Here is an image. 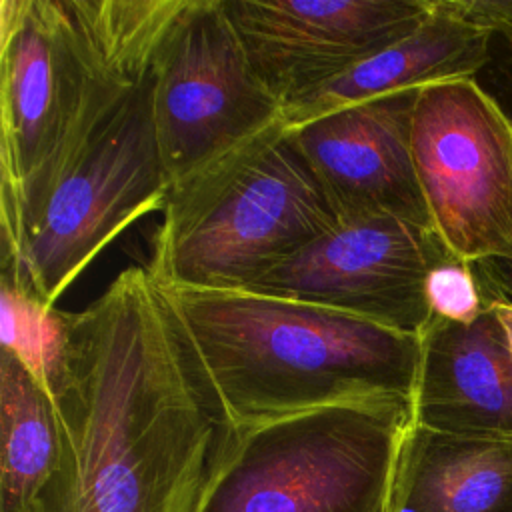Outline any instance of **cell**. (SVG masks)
Here are the masks:
<instances>
[{
	"mask_svg": "<svg viewBox=\"0 0 512 512\" xmlns=\"http://www.w3.org/2000/svg\"><path fill=\"white\" fill-rule=\"evenodd\" d=\"M428 302L432 318L450 322H472L486 308L470 262L462 258H452L432 270Z\"/></svg>",
	"mask_w": 512,
	"mask_h": 512,
	"instance_id": "cell-17",
	"label": "cell"
},
{
	"mask_svg": "<svg viewBox=\"0 0 512 512\" xmlns=\"http://www.w3.org/2000/svg\"><path fill=\"white\" fill-rule=\"evenodd\" d=\"M164 290L238 428L338 404H414L420 336L250 290Z\"/></svg>",
	"mask_w": 512,
	"mask_h": 512,
	"instance_id": "cell-3",
	"label": "cell"
},
{
	"mask_svg": "<svg viewBox=\"0 0 512 512\" xmlns=\"http://www.w3.org/2000/svg\"><path fill=\"white\" fill-rule=\"evenodd\" d=\"M154 124L170 184L282 120L222 0H184L152 54Z\"/></svg>",
	"mask_w": 512,
	"mask_h": 512,
	"instance_id": "cell-7",
	"label": "cell"
},
{
	"mask_svg": "<svg viewBox=\"0 0 512 512\" xmlns=\"http://www.w3.org/2000/svg\"><path fill=\"white\" fill-rule=\"evenodd\" d=\"M104 58L96 0H0V236L72 130Z\"/></svg>",
	"mask_w": 512,
	"mask_h": 512,
	"instance_id": "cell-6",
	"label": "cell"
},
{
	"mask_svg": "<svg viewBox=\"0 0 512 512\" xmlns=\"http://www.w3.org/2000/svg\"><path fill=\"white\" fill-rule=\"evenodd\" d=\"M492 308L496 310V314H498V318H500V322H502V326L508 334V340L512 344V306H492Z\"/></svg>",
	"mask_w": 512,
	"mask_h": 512,
	"instance_id": "cell-19",
	"label": "cell"
},
{
	"mask_svg": "<svg viewBox=\"0 0 512 512\" xmlns=\"http://www.w3.org/2000/svg\"><path fill=\"white\" fill-rule=\"evenodd\" d=\"M414 424L462 436H512V344L494 308L472 322L432 318L420 334Z\"/></svg>",
	"mask_w": 512,
	"mask_h": 512,
	"instance_id": "cell-12",
	"label": "cell"
},
{
	"mask_svg": "<svg viewBox=\"0 0 512 512\" xmlns=\"http://www.w3.org/2000/svg\"><path fill=\"white\" fill-rule=\"evenodd\" d=\"M336 224L280 120L170 186L146 268L164 288L248 290Z\"/></svg>",
	"mask_w": 512,
	"mask_h": 512,
	"instance_id": "cell-4",
	"label": "cell"
},
{
	"mask_svg": "<svg viewBox=\"0 0 512 512\" xmlns=\"http://www.w3.org/2000/svg\"><path fill=\"white\" fill-rule=\"evenodd\" d=\"M222 8L254 74L286 110L412 34L430 0H222Z\"/></svg>",
	"mask_w": 512,
	"mask_h": 512,
	"instance_id": "cell-10",
	"label": "cell"
},
{
	"mask_svg": "<svg viewBox=\"0 0 512 512\" xmlns=\"http://www.w3.org/2000/svg\"><path fill=\"white\" fill-rule=\"evenodd\" d=\"M452 16L488 30L512 36V0H438Z\"/></svg>",
	"mask_w": 512,
	"mask_h": 512,
	"instance_id": "cell-18",
	"label": "cell"
},
{
	"mask_svg": "<svg viewBox=\"0 0 512 512\" xmlns=\"http://www.w3.org/2000/svg\"><path fill=\"white\" fill-rule=\"evenodd\" d=\"M34 368L62 450L30 512H198L238 426L146 266L80 312L50 310Z\"/></svg>",
	"mask_w": 512,
	"mask_h": 512,
	"instance_id": "cell-1",
	"label": "cell"
},
{
	"mask_svg": "<svg viewBox=\"0 0 512 512\" xmlns=\"http://www.w3.org/2000/svg\"><path fill=\"white\" fill-rule=\"evenodd\" d=\"M458 258L434 228L400 218L336 224L248 290L300 300L420 336L432 322L428 278Z\"/></svg>",
	"mask_w": 512,
	"mask_h": 512,
	"instance_id": "cell-9",
	"label": "cell"
},
{
	"mask_svg": "<svg viewBox=\"0 0 512 512\" xmlns=\"http://www.w3.org/2000/svg\"><path fill=\"white\" fill-rule=\"evenodd\" d=\"M104 58L56 156L24 194L2 242V280L44 312L170 190L152 100V54L170 12L152 0L98 4Z\"/></svg>",
	"mask_w": 512,
	"mask_h": 512,
	"instance_id": "cell-2",
	"label": "cell"
},
{
	"mask_svg": "<svg viewBox=\"0 0 512 512\" xmlns=\"http://www.w3.org/2000/svg\"><path fill=\"white\" fill-rule=\"evenodd\" d=\"M62 432L52 392L24 356L0 348V512H30L58 468Z\"/></svg>",
	"mask_w": 512,
	"mask_h": 512,
	"instance_id": "cell-15",
	"label": "cell"
},
{
	"mask_svg": "<svg viewBox=\"0 0 512 512\" xmlns=\"http://www.w3.org/2000/svg\"><path fill=\"white\" fill-rule=\"evenodd\" d=\"M412 402L326 406L238 428L198 512H388Z\"/></svg>",
	"mask_w": 512,
	"mask_h": 512,
	"instance_id": "cell-5",
	"label": "cell"
},
{
	"mask_svg": "<svg viewBox=\"0 0 512 512\" xmlns=\"http://www.w3.org/2000/svg\"><path fill=\"white\" fill-rule=\"evenodd\" d=\"M482 72L494 80L496 94H488L512 122V36L492 34V58ZM470 268L486 308L512 306V258L476 260Z\"/></svg>",
	"mask_w": 512,
	"mask_h": 512,
	"instance_id": "cell-16",
	"label": "cell"
},
{
	"mask_svg": "<svg viewBox=\"0 0 512 512\" xmlns=\"http://www.w3.org/2000/svg\"><path fill=\"white\" fill-rule=\"evenodd\" d=\"M418 92L362 100L290 126L338 224L400 218L434 228L412 158Z\"/></svg>",
	"mask_w": 512,
	"mask_h": 512,
	"instance_id": "cell-11",
	"label": "cell"
},
{
	"mask_svg": "<svg viewBox=\"0 0 512 512\" xmlns=\"http://www.w3.org/2000/svg\"><path fill=\"white\" fill-rule=\"evenodd\" d=\"M388 512H512V436H462L412 424Z\"/></svg>",
	"mask_w": 512,
	"mask_h": 512,
	"instance_id": "cell-14",
	"label": "cell"
},
{
	"mask_svg": "<svg viewBox=\"0 0 512 512\" xmlns=\"http://www.w3.org/2000/svg\"><path fill=\"white\" fill-rule=\"evenodd\" d=\"M412 158L446 246L466 262L512 258V122L476 78L420 88Z\"/></svg>",
	"mask_w": 512,
	"mask_h": 512,
	"instance_id": "cell-8",
	"label": "cell"
},
{
	"mask_svg": "<svg viewBox=\"0 0 512 512\" xmlns=\"http://www.w3.org/2000/svg\"><path fill=\"white\" fill-rule=\"evenodd\" d=\"M490 58L492 34L488 30L452 16L440 8L438 0H430V14L412 34L298 98L284 110L282 122L298 126L362 100L476 78Z\"/></svg>",
	"mask_w": 512,
	"mask_h": 512,
	"instance_id": "cell-13",
	"label": "cell"
}]
</instances>
